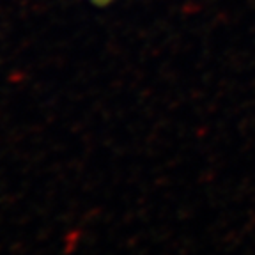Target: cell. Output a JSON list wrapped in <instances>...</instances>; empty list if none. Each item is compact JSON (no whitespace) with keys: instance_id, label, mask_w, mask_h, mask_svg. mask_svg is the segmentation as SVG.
Here are the masks:
<instances>
[{"instance_id":"1","label":"cell","mask_w":255,"mask_h":255,"mask_svg":"<svg viewBox=\"0 0 255 255\" xmlns=\"http://www.w3.org/2000/svg\"><path fill=\"white\" fill-rule=\"evenodd\" d=\"M89 4L96 5V7H108V5H112L116 0H87Z\"/></svg>"}]
</instances>
